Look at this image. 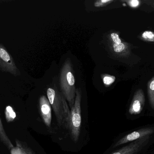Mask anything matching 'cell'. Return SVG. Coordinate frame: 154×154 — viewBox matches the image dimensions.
Here are the masks:
<instances>
[{
  "label": "cell",
  "mask_w": 154,
  "mask_h": 154,
  "mask_svg": "<svg viewBox=\"0 0 154 154\" xmlns=\"http://www.w3.org/2000/svg\"><path fill=\"white\" fill-rule=\"evenodd\" d=\"M47 96L55 113L59 126L68 129L70 110L65 97L59 91L55 84L54 88L48 89Z\"/></svg>",
  "instance_id": "1"
},
{
  "label": "cell",
  "mask_w": 154,
  "mask_h": 154,
  "mask_svg": "<svg viewBox=\"0 0 154 154\" xmlns=\"http://www.w3.org/2000/svg\"><path fill=\"white\" fill-rule=\"evenodd\" d=\"M72 69L71 62L69 60H67L62 66L60 75V88L62 94L68 102L71 109L75 104L76 91Z\"/></svg>",
  "instance_id": "2"
},
{
  "label": "cell",
  "mask_w": 154,
  "mask_h": 154,
  "mask_svg": "<svg viewBox=\"0 0 154 154\" xmlns=\"http://www.w3.org/2000/svg\"><path fill=\"white\" fill-rule=\"evenodd\" d=\"M82 90L80 88L77 89L75 104L70 110L69 129L71 138L74 142L79 140L81 127L82 117L81 102Z\"/></svg>",
  "instance_id": "3"
},
{
  "label": "cell",
  "mask_w": 154,
  "mask_h": 154,
  "mask_svg": "<svg viewBox=\"0 0 154 154\" xmlns=\"http://www.w3.org/2000/svg\"><path fill=\"white\" fill-rule=\"evenodd\" d=\"M109 47L114 54L122 58L128 57L131 53L130 44L123 41L118 33L113 32L109 37Z\"/></svg>",
  "instance_id": "4"
},
{
  "label": "cell",
  "mask_w": 154,
  "mask_h": 154,
  "mask_svg": "<svg viewBox=\"0 0 154 154\" xmlns=\"http://www.w3.org/2000/svg\"><path fill=\"white\" fill-rule=\"evenodd\" d=\"M0 70L9 72L15 76L20 75L11 54L2 45L0 44Z\"/></svg>",
  "instance_id": "5"
},
{
  "label": "cell",
  "mask_w": 154,
  "mask_h": 154,
  "mask_svg": "<svg viewBox=\"0 0 154 154\" xmlns=\"http://www.w3.org/2000/svg\"><path fill=\"white\" fill-rule=\"evenodd\" d=\"M153 134H154V127H145V128L138 129L122 137L115 144L113 147H117L127 143H132L134 141L142 139L146 137H149Z\"/></svg>",
  "instance_id": "6"
},
{
  "label": "cell",
  "mask_w": 154,
  "mask_h": 154,
  "mask_svg": "<svg viewBox=\"0 0 154 154\" xmlns=\"http://www.w3.org/2000/svg\"><path fill=\"white\" fill-rule=\"evenodd\" d=\"M145 104V96L142 89L136 91L132 99L129 108V113L131 115H137L143 111Z\"/></svg>",
  "instance_id": "7"
},
{
  "label": "cell",
  "mask_w": 154,
  "mask_h": 154,
  "mask_svg": "<svg viewBox=\"0 0 154 154\" xmlns=\"http://www.w3.org/2000/svg\"><path fill=\"white\" fill-rule=\"evenodd\" d=\"M149 139V137H146L134 141L111 154H135L142 149Z\"/></svg>",
  "instance_id": "8"
},
{
  "label": "cell",
  "mask_w": 154,
  "mask_h": 154,
  "mask_svg": "<svg viewBox=\"0 0 154 154\" xmlns=\"http://www.w3.org/2000/svg\"><path fill=\"white\" fill-rule=\"evenodd\" d=\"M51 105L45 96L40 97L39 99V109L41 115L43 122L48 127H50L51 123Z\"/></svg>",
  "instance_id": "9"
},
{
  "label": "cell",
  "mask_w": 154,
  "mask_h": 154,
  "mask_svg": "<svg viewBox=\"0 0 154 154\" xmlns=\"http://www.w3.org/2000/svg\"><path fill=\"white\" fill-rule=\"evenodd\" d=\"M0 140L9 150H11V148L14 147L11 140L9 139L7 135L5 134L1 118H0Z\"/></svg>",
  "instance_id": "10"
},
{
  "label": "cell",
  "mask_w": 154,
  "mask_h": 154,
  "mask_svg": "<svg viewBox=\"0 0 154 154\" xmlns=\"http://www.w3.org/2000/svg\"><path fill=\"white\" fill-rule=\"evenodd\" d=\"M147 92L150 106L154 109V77L147 83Z\"/></svg>",
  "instance_id": "11"
},
{
  "label": "cell",
  "mask_w": 154,
  "mask_h": 154,
  "mask_svg": "<svg viewBox=\"0 0 154 154\" xmlns=\"http://www.w3.org/2000/svg\"><path fill=\"white\" fill-rule=\"evenodd\" d=\"M5 118L7 122H12L16 118V114L11 106H8L6 107L5 109Z\"/></svg>",
  "instance_id": "12"
},
{
  "label": "cell",
  "mask_w": 154,
  "mask_h": 154,
  "mask_svg": "<svg viewBox=\"0 0 154 154\" xmlns=\"http://www.w3.org/2000/svg\"><path fill=\"white\" fill-rule=\"evenodd\" d=\"M142 40L148 42H154V32L150 30L143 32L140 36Z\"/></svg>",
  "instance_id": "13"
},
{
  "label": "cell",
  "mask_w": 154,
  "mask_h": 154,
  "mask_svg": "<svg viewBox=\"0 0 154 154\" xmlns=\"http://www.w3.org/2000/svg\"><path fill=\"white\" fill-rule=\"evenodd\" d=\"M116 79V77L114 76L106 75L103 77V81L105 86H109L115 82Z\"/></svg>",
  "instance_id": "14"
},
{
  "label": "cell",
  "mask_w": 154,
  "mask_h": 154,
  "mask_svg": "<svg viewBox=\"0 0 154 154\" xmlns=\"http://www.w3.org/2000/svg\"><path fill=\"white\" fill-rule=\"evenodd\" d=\"M16 146H20L21 147H22L27 152V154H35L31 148L28 147L23 142H20L18 140H16Z\"/></svg>",
  "instance_id": "15"
},
{
  "label": "cell",
  "mask_w": 154,
  "mask_h": 154,
  "mask_svg": "<svg viewBox=\"0 0 154 154\" xmlns=\"http://www.w3.org/2000/svg\"><path fill=\"white\" fill-rule=\"evenodd\" d=\"M113 2V0H99L95 2L94 5L96 7H104Z\"/></svg>",
  "instance_id": "16"
},
{
  "label": "cell",
  "mask_w": 154,
  "mask_h": 154,
  "mask_svg": "<svg viewBox=\"0 0 154 154\" xmlns=\"http://www.w3.org/2000/svg\"><path fill=\"white\" fill-rule=\"evenodd\" d=\"M131 8H137L139 7L141 4V1L138 0H128V1H124Z\"/></svg>",
  "instance_id": "17"
},
{
  "label": "cell",
  "mask_w": 154,
  "mask_h": 154,
  "mask_svg": "<svg viewBox=\"0 0 154 154\" xmlns=\"http://www.w3.org/2000/svg\"><path fill=\"white\" fill-rule=\"evenodd\" d=\"M11 154H27V152L20 146H16L11 149Z\"/></svg>",
  "instance_id": "18"
},
{
  "label": "cell",
  "mask_w": 154,
  "mask_h": 154,
  "mask_svg": "<svg viewBox=\"0 0 154 154\" xmlns=\"http://www.w3.org/2000/svg\"><path fill=\"white\" fill-rule=\"evenodd\" d=\"M145 2L147 3V4L149 5H151L152 7L154 8V1H145Z\"/></svg>",
  "instance_id": "19"
}]
</instances>
